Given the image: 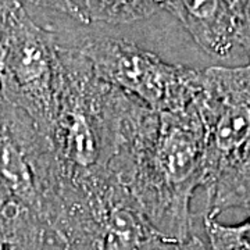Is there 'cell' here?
I'll return each mask as SVG.
<instances>
[{
	"label": "cell",
	"mask_w": 250,
	"mask_h": 250,
	"mask_svg": "<svg viewBox=\"0 0 250 250\" xmlns=\"http://www.w3.org/2000/svg\"><path fill=\"white\" fill-rule=\"evenodd\" d=\"M205 146L196 103L160 113L126 95L110 174L172 248L190 238V202L203 182Z\"/></svg>",
	"instance_id": "1"
},
{
	"label": "cell",
	"mask_w": 250,
	"mask_h": 250,
	"mask_svg": "<svg viewBox=\"0 0 250 250\" xmlns=\"http://www.w3.org/2000/svg\"><path fill=\"white\" fill-rule=\"evenodd\" d=\"M125 100V93L99 78L81 49L59 47V85L46 135L53 159V193L110 174Z\"/></svg>",
	"instance_id": "2"
},
{
	"label": "cell",
	"mask_w": 250,
	"mask_h": 250,
	"mask_svg": "<svg viewBox=\"0 0 250 250\" xmlns=\"http://www.w3.org/2000/svg\"><path fill=\"white\" fill-rule=\"evenodd\" d=\"M43 224L46 238L62 250H159L172 246L111 174L56 189Z\"/></svg>",
	"instance_id": "3"
},
{
	"label": "cell",
	"mask_w": 250,
	"mask_h": 250,
	"mask_svg": "<svg viewBox=\"0 0 250 250\" xmlns=\"http://www.w3.org/2000/svg\"><path fill=\"white\" fill-rule=\"evenodd\" d=\"M59 47L53 31L41 27L14 0L0 62V98L24 111L47 135L59 85Z\"/></svg>",
	"instance_id": "4"
},
{
	"label": "cell",
	"mask_w": 250,
	"mask_h": 250,
	"mask_svg": "<svg viewBox=\"0 0 250 250\" xmlns=\"http://www.w3.org/2000/svg\"><path fill=\"white\" fill-rule=\"evenodd\" d=\"M80 49L100 80L153 111H177L195 103L199 70L166 62L124 39H92Z\"/></svg>",
	"instance_id": "5"
},
{
	"label": "cell",
	"mask_w": 250,
	"mask_h": 250,
	"mask_svg": "<svg viewBox=\"0 0 250 250\" xmlns=\"http://www.w3.org/2000/svg\"><path fill=\"white\" fill-rule=\"evenodd\" d=\"M195 103L205 126L202 188L208 190L250 136V64L200 71Z\"/></svg>",
	"instance_id": "6"
},
{
	"label": "cell",
	"mask_w": 250,
	"mask_h": 250,
	"mask_svg": "<svg viewBox=\"0 0 250 250\" xmlns=\"http://www.w3.org/2000/svg\"><path fill=\"white\" fill-rule=\"evenodd\" d=\"M53 181L47 136L24 111L0 98V205L27 207L42 220Z\"/></svg>",
	"instance_id": "7"
},
{
	"label": "cell",
	"mask_w": 250,
	"mask_h": 250,
	"mask_svg": "<svg viewBox=\"0 0 250 250\" xmlns=\"http://www.w3.org/2000/svg\"><path fill=\"white\" fill-rule=\"evenodd\" d=\"M163 10L178 20L206 53L225 57L236 43L233 0H164Z\"/></svg>",
	"instance_id": "8"
},
{
	"label": "cell",
	"mask_w": 250,
	"mask_h": 250,
	"mask_svg": "<svg viewBox=\"0 0 250 250\" xmlns=\"http://www.w3.org/2000/svg\"><path fill=\"white\" fill-rule=\"evenodd\" d=\"M206 192L208 217L217 218L228 208H250V136Z\"/></svg>",
	"instance_id": "9"
},
{
	"label": "cell",
	"mask_w": 250,
	"mask_h": 250,
	"mask_svg": "<svg viewBox=\"0 0 250 250\" xmlns=\"http://www.w3.org/2000/svg\"><path fill=\"white\" fill-rule=\"evenodd\" d=\"M46 227L32 210L0 205V250H43Z\"/></svg>",
	"instance_id": "10"
},
{
	"label": "cell",
	"mask_w": 250,
	"mask_h": 250,
	"mask_svg": "<svg viewBox=\"0 0 250 250\" xmlns=\"http://www.w3.org/2000/svg\"><path fill=\"white\" fill-rule=\"evenodd\" d=\"M83 3L89 21L121 25L152 17L163 9L164 0H83Z\"/></svg>",
	"instance_id": "11"
},
{
	"label": "cell",
	"mask_w": 250,
	"mask_h": 250,
	"mask_svg": "<svg viewBox=\"0 0 250 250\" xmlns=\"http://www.w3.org/2000/svg\"><path fill=\"white\" fill-rule=\"evenodd\" d=\"M205 229L213 250H250V217L236 225H225L205 215Z\"/></svg>",
	"instance_id": "12"
},
{
	"label": "cell",
	"mask_w": 250,
	"mask_h": 250,
	"mask_svg": "<svg viewBox=\"0 0 250 250\" xmlns=\"http://www.w3.org/2000/svg\"><path fill=\"white\" fill-rule=\"evenodd\" d=\"M235 42L250 56V0H233Z\"/></svg>",
	"instance_id": "13"
},
{
	"label": "cell",
	"mask_w": 250,
	"mask_h": 250,
	"mask_svg": "<svg viewBox=\"0 0 250 250\" xmlns=\"http://www.w3.org/2000/svg\"><path fill=\"white\" fill-rule=\"evenodd\" d=\"M28 3L38 6V7H45L65 14L68 17L80 21L81 24H89V18L86 17L83 9L74 1V0H27Z\"/></svg>",
	"instance_id": "14"
},
{
	"label": "cell",
	"mask_w": 250,
	"mask_h": 250,
	"mask_svg": "<svg viewBox=\"0 0 250 250\" xmlns=\"http://www.w3.org/2000/svg\"><path fill=\"white\" fill-rule=\"evenodd\" d=\"M13 6H14V0L0 1V62H1V59H3L4 47H6L7 36H9Z\"/></svg>",
	"instance_id": "15"
},
{
	"label": "cell",
	"mask_w": 250,
	"mask_h": 250,
	"mask_svg": "<svg viewBox=\"0 0 250 250\" xmlns=\"http://www.w3.org/2000/svg\"><path fill=\"white\" fill-rule=\"evenodd\" d=\"M178 250H206V246L203 242L196 236H190L185 243H182L178 248Z\"/></svg>",
	"instance_id": "16"
}]
</instances>
